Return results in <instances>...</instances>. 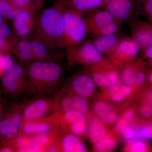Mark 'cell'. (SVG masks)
Segmentation results:
<instances>
[{
  "label": "cell",
  "mask_w": 152,
  "mask_h": 152,
  "mask_svg": "<svg viewBox=\"0 0 152 152\" xmlns=\"http://www.w3.org/2000/svg\"><path fill=\"white\" fill-rule=\"evenodd\" d=\"M60 60L34 61L26 65L27 94L38 97L54 92L64 77Z\"/></svg>",
  "instance_id": "6da1fadb"
},
{
  "label": "cell",
  "mask_w": 152,
  "mask_h": 152,
  "mask_svg": "<svg viewBox=\"0 0 152 152\" xmlns=\"http://www.w3.org/2000/svg\"><path fill=\"white\" fill-rule=\"evenodd\" d=\"M39 11L33 32L52 48L62 50L64 24L62 13L58 2Z\"/></svg>",
  "instance_id": "7a4b0ae2"
},
{
  "label": "cell",
  "mask_w": 152,
  "mask_h": 152,
  "mask_svg": "<svg viewBox=\"0 0 152 152\" xmlns=\"http://www.w3.org/2000/svg\"><path fill=\"white\" fill-rule=\"evenodd\" d=\"M57 2L64 17V29L61 49L65 50L84 40L87 35L85 15L72 7L66 0Z\"/></svg>",
  "instance_id": "3957f363"
},
{
  "label": "cell",
  "mask_w": 152,
  "mask_h": 152,
  "mask_svg": "<svg viewBox=\"0 0 152 152\" xmlns=\"http://www.w3.org/2000/svg\"><path fill=\"white\" fill-rule=\"evenodd\" d=\"M65 52V56L72 62L86 66L117 68L110 60L105 58L98 51L90 40H84L66 49Z\"/></svg>",
  "instance_id": "277c9868"
},
{
  "label": "cell",
  "mask_w": 152,
  "mask_h": 152,
  "mask_svg": "<svg viewBox=\"0 0 152 152\" xmlns=\"http://www.w3.org/2000/svg\"><path fill=\"white\" fill-rule=\"evenodd\" d=\"M84 19L87 35L93 38L116 34L123 24L115 18L107 10L99 9L86 14Z\"/></svg>",
  "instance_id": "5b68a950"
},
{
  "label": "cell",
  "mask_w": 152,
  "mask_h": 152,
  "mask_svg": "<svg viewBox=\"0 0 152 152\" xmlns=\"http://www.w3.org/2000/svg\"><path fill=\"white\" fill-rule=\"evenodd\" d=\"M25 99L6 106L0 119V142L7 141L19 134L23 123V111L32 99Z\"/></svg>",
  "instance_id": "8992f818"
},
{
  "label": "cell",
  "mask_w": 152,
  "mask_h": 152,
  "mask_svg": "<svg viewBox=\"0 0 152 152\" xmlns=\"http://www.w3.org/2000/svg\"><path fill=\"white\" fill-rule=\"evenodd\" d=\"M0 87L7 100L27 93L26 65L15 63L2 76Z\"/></svg>",
  "instance_id": "52a82bcc"
},
{
  "label": "cell",
  "mask_w": 152,
  "mask_h": 152,
  "mask_svg": "<svg viewBox=\"0 0 152 152\" xmlns=\"http://www.w3.org/2000/svg\"><path fill=\"white\" fill-rule=\"evenodd\" d=\"M54 113V99L50 96H36L24 109L23 123L45 118Z\"/></svg>",
  "instance_id": "ba28073f"
},
{
  "label": "cell",
  "mask_w": 152,
  "mask_h": 152,
  "mask_svg": "<svg viewBox=\"0 0 152 152\" xmlns=\"http://www.w3.org/2000/svg\"><path fill=\"white\" fill-rule=\"evenodd\" d=\"M141 47L131 37L124 36L115 49L110 60L118 69L137 59Z\"/></svg>",
  "instance_id": "9c48e42d"
},
{
  "label": "cell",
  "mask_w": 152,
  "mask_h": 152,
  "mask_svg": "<svg viewBox=\"0 0 152 152\" xmlns=\"http://www.w3.org/2000/svg\"><path fill=\"white\" fill-rule=\"evenodd\" d=\"M60 114L55 113L41 119L23 123L20 134L27 135L51 134L58 129Z\"/></svg>",
  "instance_id": "30bf717a"
},
{
  "label": "cell",
  "mask_w": 152,
  "mask_h": 152,
  "mask_svg": "<svg viewBox=\"0 0 152 152\" xmlns=\"http://www.w3.org/2000/svg\"><path fill=\"white\" fill-rule=\"evenodd\" d=\"M148 65L143 60L137 58L122 69L121 80L124 84L129 86H137L144 84L148 80Z\"/></svg>",
  "instance_id": "8fae6325"
},
{
  "label": "cell",
  "mask_w": 152,
  "mask_h": 152,
  "mask_svg": "<svg viewBox=\"0 0 152 152\" xmlns=\"http://www.w3.org/2000/svg\"><path fill=\"white\" fill-rule=\"evenodd\" d=\"M34 61H51L65 56L64 50L54 48L33 32L28 37Z\"/></svg>",
  "instance_id": "7c38bea8"
},
{
  "label": "cell",
  "mask_w": 152,
  "mask_h": 152,
  "mask_svg": "<svg viewBox=\"0 0 152 152\" xmlns=\"http://www.w3.org/2000/svg\"><path fill=\"white\" fill-rule=\"evenodd\" d=\"M106 10L123 23L132 21L141 15L140 8L136 7L131 0L110 1L107 4Z\"/></svg>",
  "instance_id": "4fadbf2b"
},
{
  "label": "cell",
  "mask_w": 152,
  "mask_h": 152,
  "mask_svg": "<svg viewBox=\"0 0 152 152\" xmlns=\"http://www.w3.org/2000/svg\"><path fill=\"white\" fill-rule=\"evenodd\" d=\"M45 134L27 135L19 134L12 139L6 141L12 147L15 152L24 149L34 148L45 149L50 143L54 133Z\"/></svg>",
  "instance_id": "5bb4252c"
},
{
  "label": "cell",
  "mask_w": 152,
  "mask_h": 152,
  "mask_svg": "<svg viewBox=\"0 0 152 152\" xmlns=\"http://www.w3.org/2000/svg\"><path fill=\"white\" fill-rule=\"evenodd\" d=\"M86 72L99 86L109 88L120 83L121 72L119 69L95 66H86Z\"/></svg>",
  "instance_id": "9a60e30c"
},
{
  "label": "cell",
  "mask_w": 152,
  "mask_h": 152,
  "mask_svg": "<svg viewBox=\"0 0 152 152\" xmlns=\"http://www.w3.org/2000/svg\"><path fill=\"white\" fill-rule=\"evenodd\" d=\"M35 11L19 10L13 20L14 31L17 37L28 38L35 29L37 16Z\"/></svg>",
  "instance_id": "2e32d148"
},
{
  "label": "cell",
  "mask_w": 152,
  "mask_h": 152,
  "mask_svg": "<svg viewBox=\"0 0 152 152\" xmlns=\"http://www.w3.org/2000/svg\"><path fill=\"white\" fill-rule=\"evenodd\" d=\"M131 37L141 48L152 45V24L138 18L128 23Z\"/></svg>",
  "instance_id": "e0dca14e"
},
{
  "label": "cell",
  "mask_w": 152,
  "mask_h": 152,
  "mask_svg": "<svg viewBox=\"0 0 152 152\" xmlns=\"http://www.w3.org/2000/svg\"><path fill=\"white\" fill-rule=\"evenodd\" d=\"M70 86V89L68 91L85 98L92 96L96 90V83L86 72L75 75L71 79Z\"/></svg>",
  "instance_id": "ac0fdd59"
},
{
  "label": "cell",
  "mask_w": 152,
  "mask_h": 152,
  "mask_svg": "<svg viewBox=\"0 0 152 152\" xmlns=\"http://www.w3.org/2000/svg\"><path fill=\"white\" fill-rule=\"evenodd\" d=\"M124 37L117 34L116 33L113 34L94 38V39L90 40L101 54L110 60L115 49Z\"/></svg>",
  "instance_id": "d6986e66"
},
{
  "label": "cell",
  "mask_w": 152,
  "mask_h": 152,
  "mask_svg": "<svg viewBox=\"0 0 152 152\" xmlns=\"http://www.w3.org/2000/svg\"><path fill=\"white\" fill-rule=\"evenodd\" d=\"M94 111L104 124L111 125L116 122L118 116L116 110L113 106L103 101H99L95 104Z\"/></svg>",
  "instance_id": "ffe728a7"
},
{
  "label": "cell",
  "mask_w": 152,
  "mask_h": 152,
  "mask_svg": "<svg viewBox=\"0 0 152 152\" xmlns=\"http://www.w3.org/2000/svg\"><path fill=\"white\" fill-rule=\"evenodd\" d=\"M60 151L64 152H86L87 150L84 144L77 136L68 133L58 137Z\"/></svg>",
  "instance_id": "44dd1931"
},
{
  "label": "cell",
  "mask_w": 152,
  "mask_h": 152,
  "mask_svg": "<svg viewBox=\"0 0 152 152\" xmlns=\"http://www.w3.org/2000/svg\"><path fill=\"white\" fill-rule=\"evenodd\" d=\"M71 6L86 15L107 5V0H66Z\"/></svg>",
  "instance_id": "7402d4cb"
},
{
  "label": "cell",
  "mask_w": 152,
  "mask_h": 152,
  "mask_svg": "<svg viewBox=\"0 0 152 152\" xmlns=\"http://www.w3.org/2000/svg\"><path fill=\"white\" fill-rule=\"evenodd\" d=\"M88 133L90 140L94 144L100 140L107 134L104 123L97 116L90 117Z\"/></svg>",
  "instance_id": "603a6c76"
},
{
  "label": "cell",
  "mask_w": 152,
  "mask_h": 152,
  "mask_svg": "<svg viewBox=\"0 0 152 152\" xmlns=\"http://www.w3.org/2000/svg\"><path fill=\"white\" fill-rule=\"evenodd\" d=\"M132 87L127 85L118 84L109 88L108 94L111 100L115 103H120L124 100L132 93Z\"/></svg>",
  "instance_id": "cb8c5ba5"
},
{
  "label": "cell",
  "mask_w": 152,
  "mask_h": 152,
  "mask_svg": "<svg viewBox=\"0 0 152 152\" xmlns=\"http://www.w3.org/2000/svg\"><path fill=\"white\" fill-rule=\"evenodd\" d=\"M117 141L113 136L107 135L94 143L95 149L98 152H109L113 151L117 146Z\"/></svg>",
  "instance_id": "d4e9b609"
},
{
  "label": "cell",
  "mask_w": 152,
  "mask_h": 152,
  "mask_svg": "<svg viewBox=\"0 0 152 152\" xmlns=\"http://www.w3.org/2000/svg\"><path fill=\"white\" fill-rule=\"evenodd\" d=\"M135 116V112L133 109H130L125 112L122 116L117 120L115 131L119 134H122Z\"/></svg>",
  "instance_id": "484cf974"
},
{
  "label": "cell",
  "mask_w": 152,
  "mask_h": 152,
  "mask_svg": "<svg viewBox=\"0 0 152 152\" xmlns=\"http://www.w3.org/2000/svg\"><path fill=\"white\" fill-rule=\"evenodd\" d=\"M88 104L85 98L73 93L72 110L76 111L86 115L89 111Z\"/></svg>",
  "instance_id": "4316f807"
},
{
  "label": "cell",
  "mask_w": 152,
  "mask_h": 152,
  "mask_svg": "<svg viewBox=\"0 0 152 152\" xmlns=\"http://www.w3.org/2000/svg\"><path fill=\"white\" fill-rule=\"evenodd\" d=\"M19 10L7 0H0V15L9 20H13Z\"/></svg>",
  "instance_id": "83f0119b"
},
{
  "label": "cell",
  "mask_w": 152,
  "mask_h": 152,
  "mask_svg": "<svg viewBox=\"0 0 152 152\" xmlns=\"http://www.w3.org/2000/svg\"><path fill=\"white\" fill-rule=\"evenodd\" d=\"M12 4L20 10H28L37 12L42 8L34 0H7Z\"/></svg>",
  "instance_id": "f1b7e54d"
},
{
  "label": "cell",
  "mask_w": 152,
  "mask_h": 152,
  "mask_svg": "<svg viewBox=\"0 0 152 152\" xmlns=\"http://www.w3.org/2000/svg\"><path fill=\"white\" fill-rule=\"evenodd\" d=\"M148 149L146 143L140 139H135L129 141V144L126 147L127 151L131 152H147Z\"/></svg>",
  "instance_id": "f546056e"
},
{
  "label": "cell",
  "mask_w": 152,
  "mask_h": 152,
  "mask_svg": "<svg viewBox=\"0 0 152 152\" xmlns=\"http://www.w3.org/2000/svg\"><path fill=\"white\" fill-rule=\"evenodd\" d=\"M152 124L137 128V139L149 140L152 138Z\"/></svg>",
  "instance_id": "4dcf8cb0"
},
{
  "label": "cell",
  "mask_w": 152,
  "mask_h": 152,
  "mask_svg": "<svg viewBox=\"0 0 152 152\" xmlns=\"http://www.w3.org/2000/svg\"><path fill=\"white\" fill-rule=\"evenodd\" d=\"M15 61L9 55L0 56V69L4 73L8 70L15 64Z\"/></svg>",
  "instance_id": "1f68e13d"
},
{
  "label": "cell",
  "mask_w": 152,
  "mask_h": 152,
  "mask_svg": "<svg viewBox=\"0 0 152 152\" xmlns=\"http://www.w3.org/2000/svg\"><path fill=\"white\" fill-rule=\"evenodd\" d=\"M14 54L20 61L21 63L26 65L34 61V56L31 51L16 52L14 53Z\"/></svg>",
  "instance_id": "d6a6232c"
},
{
  "label": "cell",
  "mask_w": 152,
  "mask_h": 152,
  "mask_svg": "<svg viewBox=\"0 0 152 152\" xmlns=\"http://www.w3.org/2000/svg\"><path fill=\"white\" fill-rule=\"evenodd\" d=\"M140 113L142 116L146 118H150L152 115V101L148 100L141 106Z\"/></svg>",
  "instance_id": "836d02e7"
},
{
  "label": "cell",
  "mask_w": 152,
  "mask_h": 152,
  "mask_svg": "<svg viewBox=\"0 0 152 152\" xmlns=\"http://www.w3.org/2000/svg\"><path fill=\"white\" fill-rule=\"evenodd\" d=\"M137 128L129 125L125 129L122 134L125 139L130 141L137 139Z\"/></svg>",
  "instance_id": "e575fe53"
},
{
  "label": "cell",
  "mask_w": 152,
  "mask_h": 152,
  "mask_svg": "<svg viewBox=\"0 0 152 152\" xmlns=\"http://www.w3.org/2000/svg\"><path fill=\"white\" fill-rule=\"evenodd\" d=\"M140 53L142 58V59H147L152 61V45L141 48Z\"/></svg>",
  "instance_id": "d590c367"
},
{
  "label": "cell",
  "mask_w": 152,
  "mask_h": 152,
  "mask_svg": "<svg viewBox=\"0 0 152 152\" xmlns=\"http://www.w3.org/2000/svg\"><path fill=\"white\" fill-rule=\"evenodd\" d=\"M12 34V30L8 25L4 23L0 25V37L5 38Z\"/></svg>",
  "instance_id": "8d00e7d4"
},
{
  "label": "cell",
  "mask_w": 152,
  "mask_h": 152,
  "mask_svg": "<svg viewBox=\"0 0 152 152\" xmlns=\"http://www.w3.org/2000/svg\"><path fill=\"white\" fill-rule=\"evenodd\" d=\"M7 104V100L3 96L0 87V119L2 115Z\"/></svg>",
  "instance_id": "74e56055"
},
{
  "label": "cell",
  "mask_w": 152,
  "mask_h": 152,
  "mask_svg": "<svg viewBox=\"0 0 152 152\" xmlns=\"http://www.w3.org/2000/svg\"><path fill=\"white\" fill-rule=\"evenodd\" d=\"M44 151L42 149L34 148H29L24 149L20 150L19 152H44Z\"/></svg>",
  "instance_id": "f35d334b"
},
{
  "label": "cell",
  "mask_w": 152,
  "mask_h": 152,
  "mask_svg": "<svg viewBox=\"0 0 152 152\" xmlns=\"http://www.w3.org/2000/svg\"><path fill=\"white\" fill-rule=\"evenodd\" d=\"M34 1H35L42 8L43 6L44 3L45 2V1L46 0H34Z\"/></svg>",
  "instance_id": "ab89813d"
},
{
  "label": "cell",
  "mask_w": 152,
  "mask_h": 152,
  "mask_svg": "<svg viewBox=\"0 0 152 152\" xmlns=\"http://www.w3.org/2000/svg\"><path fill=\"white\" fill-rule=\"evenodd\" d=\"M5 38L0 37V49L6 43Z\"/></svg>",
  "instance_id": "60d3db41"
},
{
  "label": "cell",
  "mask_w": 152,
  "mask_h": 152,
  "mask_svg": "<svg viewBox=\"0 0 152 152\" xmlns=\"http://www.w3.org/2000/svg\"><path fill=\"white\" fill-rule=\"evenodd\" d=\"M4 23V17L0 15V25Z\"/></svg>",
  "instance_id": "b9f144b4"
},
{
  "label": "cell",
  "mask_w": 152,
  "mask_h": 152,
  "mask_svg": "<svg viewBox=\"0 0 152 152\" xmlns=\"http://www.w3.org/2000/svg\"><path fill=\"white\" fill-rule=\"evenodd\" d=\"M4 74V73L3 72H2V71L0 69V76H2L3 74Z\"/></svg>",
  "instance_id": "7bdbcfd3"
},
{
  "label": "cell",
  "mask_w": 152,
  "mask_h": 152,
  "mask_svg": "<svg viewBox=\"0 0 152 152\" xmlns=\"http://www.w3.org/2000/svg\"><path fill=\"white\" fill-rule=\"evenodd\" d=\"M107 1H108L109 2L110 1H114V0H107Z\"/></svg>",
  "instance_id": "ee69618b"
}]
</instances>
